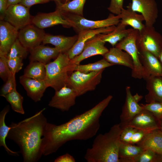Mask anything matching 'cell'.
Wrapping results in <instances>:
<instances>
[{
    "label": "cell",
    "mask_w": 162,
    "mask_h": 162,
    "mask_svg": "<svg viewBox=\"0 0 162 162\" xmlns=\"http://www.w3.org/2000/svg\"><path fill=\"white\" fill-rule=\"evenodd\" d=\"M112 98L109 95L91 109L63 124L48 122L42 138L43 155L56 152L70 141L86 140L94 136L100 128V118Z\"/></svg>",
    "instance_id": "cell-1"
},
{
    "label": "cell",
    "mask_w": 162,
    "mask_h": 162,
    "mask_svg": "<svg viewBox=\"0 0 162 162\" xmlns=\"http://www.w3.org/2000/svg\"><path fill=\"white\" fill-rule=\"evenodd\" d=\"M45 109L19 122H12L9 126L7 138L19 146L24 162H37L43 155L42 138L48 122L43 114Z\"/></svg>",
    "instance_id": "cell-2"
},
{
    "label": "cell",
    "mask_w": 162,
    "mask_h": 162,
    "mask_svg": "<svg viewBox=\"0 0 162 162\" xmlns=\"http://www.w3.org/2000/svg\"><path fill=\"white\" fill-rule=\"evenodd\" d=\"M122 131L119 123L112 126L108 132L98 134L91 147L87 149L84 159L88 162H119L118 151Z\"/></svg>",
    "instance_id": "cell-3"
},
{
    "label": "cell",
    "mask_w": 162,
    "mask_h": 162,
    "mask_svg": "<svg viewBox=\"0 0 162 162\" xmlns=\"http://www.w3.org/2000/svg\"><path fill=\"white\" fill-rule=\"evenodd\" d=\"M46 75L44 80L48 87L55 91L68 85L70 75L75 65L72 63L67 53H60L54 60L45 64Z\"/></svg>",
    "instance_id": "cell-4"
},
{
    "label": "cell",
    "mask_w": 162,
    "mask_h": 162,
    "mask_svg": "<svg viewBox=\"0 0 162 162\" xmlns=\"http://www.w3.org/2000/svg\"><path fill=\"white\" fill-rule=\"evenodd\" d=\"M60 12L64 18L70 23L71 27L78 33L82 31L115 26L119 23L121 19L120 14L115 16L110 14L105 19L93 20L86 19L83 16Z\"/></svg>",
    "instance_id": "cell-5"
},
{
    "label": "cell",
    "mask_w": 162,
    "mask_h": 162,
    "mask_svg": "<svg viewBox=\"0 0 162 162\" xmlns=\"http://www.w3.org/2000/svg\"><path fill=\"white\" fill-rule=\"evenodd\" d=\"M104 70L88 73L74 71L69 76L68 85L74 88L77 97L94 91L100 83Z\"/></svg>",
    "instance_id": "cell-6"
},
{
    "label": "cell",
    "mask_w": 162,
    "mask_h": 162,
    "mask_svg": "<svg viewBox=\"0 0 162 162\" xmlns=\"http://www.w3.org/2000/svg\"><path fill=\"white\" fill-rule=\"evenodd\" d=\"M139 30L133 28L122 40L118 43L115 47L124 50L131 57L133 63L134 68L131 70V76L135 79L142 78L143 69L140 62L136 40Z\"/></svg>",
    "instance_id": "cell-7"
},
{
    "label": "cell",
    "mask_w": 162,
    "mask_h": 162,
    "mask_svg": "<svg viewBox=\"0 0 162 162\" xmlns=\"http://www.w3.org/2000/svg\"><path fill=\"white\" fill-rule=\"evenodd\" d=\"M136 44L138 51L149 52L158 58L162 49V38L153 26L145 25L141 31H139Z\"/></svg>",
    "instance_id": "cell-8"
},
{
    "label": "cell",
    "mask_w": 162,
    "mask_h": 162,
    "mask_svg": "<svg viewBox=\"0 0 162 162\" xmlns=\"http://www.w3.org/2000/svg\"><path fill=\"white\" fill-rule=\"evenodd\" d=\"M30 8L20 3L10 5L7 8L4 20L19 30L31 23Z\"/></svg>",
    "instance_id": "cell-9"
},
{
    "label": "cell",
    "mask_w": 162,
    "mask_h": 162,
    "mask_svg": "<svg viewBox=\"0 0 162 162\" xmlns=\"http://www.w3.org/2000/svg\"><path fill=\"white\" fill-rule=\"evenodd\" d=\"M77 97V94L74 88L68 85H65L55 91L48 105L62 112L68 111L75 104Z\"/></svg>",
    "instance_id": "cell-10"
},
{
    "label": "cell",
    "mask_w": 162,
    "mask_h": 162,
    "mask_svg": "<svg viewBox=\"0 0 162 162\" xmlns=\"http://www.w3.org/2000/svg\"><path fill=\"white\" fill-rule=\"evenodd\" d=\"M46 34L44 29L31 23L19 30L18 38L24 47L30 50L40 44Z\"/></svg>",
    "instance_id": "cell-11"
},
{
    "label": "cell",
    "mask_w": 162,
    "mask_h": 162,
    "mask_svg": "<svg viewBox=\"0 0 162 162\" xmlns=\"http://www.w3.org/2000/svg\"><path fill=\"white\" fill-rule=\"evenodd\" d=\"M105 43L102 40L100 34L96 35L86 42L82 52L70 59L71 62L75 65H79L83 60L93 56H103L109 50L105 46Z\"/></svg>",
    "instance_id": "cell-12"
},
{
    "label": "cell",
    "mask_w": 162,
    "mask_h": 162,
    "mask_svg": "<svg viewBox=\"0 0 162 162\" xmlns=\"http://www.w3.org/2000/svg\"><path fill=\"white\" fill-rule=\"evenodd\" d=\"M115 26L94 29L81 31L78 33V38L75 43L67 52L71 59L80 54L82 52L86 42L96 35L101 34H107L112 31Z\"/></svg>",
    "instance_id": "cell-13"
},
{
    "label": "cell",
    "mask_w": 162,
    "mask_h": 162,
    "mask_svg": "<svg viewBox=\"0 0 162 162\" xmlns=\"http://www.w3.org/2000/svg\"><path fill=\"white\" fill-rule=\"evenodd\" d=\"M132 10L140 13L144 17L145 25L153 26L157 18L158 10L155 0H132Z\"/></svg>",
    "instance_id": "cell-14"
},
{
    "label": "cell",
    "mask_w": 162,
    "mask_h": 162,
    "mask_svg": "<svg viewBox=\"0 0 162 162\" xmlns=\"http://www.w3.org/2000/svg\"><path fill=\"white\" fill-rule=\"evenodd\" d=\"M130 126L146 133L160 129V121L148 110L143 109L122 128Z\"/></svg>",
    "instance_id": "cell-15"
},
{
    "label": "cell",
    "mask_w": 162,
    "mask_h": 162,
    "mask_svg": "<svg viewBox=\"0 0 162 162\" xmlns=\"http://www.w3.org/2000/svg\"><path fill=\"white\" fill-rule=\"evenodd\" d=\"M31 23L43 29L58 25L66 27H71L70 23L57 9L53 12L39 13L32 17Z\"/></svg>",
    "instance_id": "cell-16"
},
{
    "label": "cell",
    "mask_w": 162,
    "mask_h": 162,
    "mask_svg": "<svg viewBox=\"0 0 162 162\" xmlns=\"http://www.w3.org/2000/svg\"><path fill=\"white\" fill-rule=\"evenodd\" d=\"M138 52L143 69L142 78L146 80L151 76L162 77V66L158 58L147 51H140Z\"/></svg>",
    "instance_id": "cell-17"
},
{
    "label": "cell",
    "mask_w": 162,
    "mask_h": 162,
    "mask_svg": "<svg viewBox=\"0 0 162 162\" xmlns=\"http://www.w3.org/2000/svg\"><path fill=\"white\" fill-rule=\"evenodd\" d=\"M19 30L4 20L0 21V56L7 57L10 48L18 38Z\"/></svg>",
    "instance_id": "cell-18"
},
{
    "label": "cell",
    "mask_w": 162,
    "mask_h": 162,
    "mask_svg": "<svg viewBox=\"0 0 162 162\" xmlns=\"http://www.w3.org/2000/svg\"><path fill=\"white\" fill-rule=\"evenodd\" d=\"M126 97L124 104L122 107L120 116L121 126H123L143 109L142 106L139 105V102L133 96L129 86L126 87Z\"/></svg>",
    "instance_id": "cell-19"
},
{
    "label": "cell",
    "mask_w": 162,
    "mask_h": 162,
    "mask_svg": "<svg viewBox=\"0 0 162 162\" xmlns=\"http://www.w3.org/2000/svg\"><path fill=\"white\" fill-rule=\"evenodd\" d=\"M19 80L28 96L35 102L41 100L48 88L44 80L34 79L25 77L23 75L20 77Z\"/></svg>",
    "instance_id": "cell-20"
},
{
    "label": "cell",
    "mask_w": 162,
    "mask_h": 162,
    "mask_svg": "<svg viewBox=\"0 0 162 162\" xmlns=\"http://www.w3.org/2000/svg\"><path fill=\"white\" fill-rule=\"evenodd\" d=\"M78 35L72 36H65L61 35H53L46 34L43 41V43L51 44L60 53H67L76 42Z\"/></svg>",
    "instance_id": "cell-21"
},
{
    "label": "cell",
    "mask_w": 162,
    "mask_h": 162,
    "mask_svg": "<svg viewBox=\"0 0 162 162\" xmlns=\"http://www.w3.org/2000/svg\"><path fill=\"white\" fill-rule=\"evenodd\" d=\"M144 149H150L157 154L162 152V131L158 129L146 133L136 144Z\"/></svg>",
    "instance_id": "cell-22"
},
{
    "label": "cell",
    "mask_w": 162,
    "mask_h": 162,
    "mask_svg": "<svg viewBox=\"0 0 162 162\" xmlns=\"http://www.w3.org/2000/svg\"><path fill=\"white\" fill-rule=\"evenodd\" d=\"M29 51L30 62L37 61L45 64L50 62L51 59H56L60 53L55 47L40 44Z\"/></svg>",
    "instance_id": "cell-23"
},
{
    "label": "cell",
    "mask_w": 162,
    "mask_h": 162,
    "mask_svg": "<svg viewBox=\"0 0 162 162\" xmlns=\"http://www.w3.org/2000/svg\"><path fill=\"white\" fill-rule=\"evenodd\" d=\"M146 81L148 93L145 95L147 103L153 102L162 103V77L151 76Z\"/></svg>",
    "instance_id": "cell-24"
},
{
    "label": "cell",
    "mask_w": 162,
    "mask_h": 162,
    "mask_svg": "<svg viewBox=\"0 0 162 162\" xmlns=\"http://www.w3.org/2000/svg\"><path fill=\"white\" fill-rule=\"evenodd\" d=\"M103 56L104 58L114 65L124 66L131 70L133 69V61L130 56L127 52L119 48L116 47L110 48Z\"/></svg>",
    "instance_id": "cell-25"
},
{
    "label": "cell",
    "mask_w": 162,
    "mask_h": 162,
    "mask_svg": "<svg viewBox=\"0 0 162 162\" xmlns=\"http://www.w3.org/2000/svg\"><path fill=\"white\" fill-rule=\"evenodd\" d=\"M127 8L122 9L121 14L120 22L126 26H129L132 28L141 31L144 27L142 23L145 19L142 14L137 13L131 8L130 3L127 7Z\"/></svg>",
    "instance_id": "cell-26"
},
{
    "label": "cell",
    "mask_w": 162,
    "mask_h": 162,
    "mask_svg": "<svg viewBox=\"0 0 162 162\" xmlns=\"http://www.w3.org/2000/svg\"><path fill=\"white\" fill-rule=\"evenodd\" d=\"M117 25L112 32L107 34H100L102 40L105 43H109L113 47L126 37L133 29V28L126 29V26L120 22Z\"/></svg>",
    "instance_id": "cell-27"
},
{
    "label": "cell",
    "mask_w": 162,
    "mask_h": 162,
    "mask_svg": "<svg viewBox=\"0 0 162 162\" xmlns=\"http://www.w3.org/2000/svg\"><path fill=\"white\" fill-rule=\"evenodd\" d=\"M9 110V106L7 105L3 108L0 113V146L4 148L8 154L13 156H17L19 155V152L11 150L7 146L5 142V140L10 130V127L6 124L5 119Z\"/></svg>",
    "instance_id": "cell-28"
},
{
    "label": "cell",
    "mask_w": 162,
    "mask_h": 162,
    "mask_svg": "<svg viewBox=\"0 0 162 162\" xmlns=\"http://www.w3.org/2000/svg\"><path fill=\"white\" fill-rule=\"evenodd\" d=\"M46 75L45 64L37 61L30 62L25 69L23 75L32 79L44 80Z\"/></svg>",
    "instance_id": "cell-29"
},
{
    "label": "cell",
    "mask_w": 162,
    "mask_h": 162,
    "mask_svg": "<svg viewBox=\"0 0 162 162\" xmlns=\"http://www.w3.org/2000/svg\"><path fill=\"white\" fill-rule=\"evenodd\" d=\"M86 0H72L64 3H56V9L61 12L83 16V10Z\"/></svg>",
    "instance_id": "cell-30"
},
{
    "label": "cell",
    "mask_w": 162,
    "mask_h": 162,
    "mask_svg": "<svg viewBox=\"0 0 162 162\" xmlns=\"http://www.w3.org/2000/svg\"><path fill=\"white\" fill-rule=\"evenodd\" d=\"M144 149L135 144L121 142L118 151L119 160L131 158L140 154Z\"/></svg>",
    "instance_id": "cell-31"
},
{
    "label": "cell",
    "mask_w": 162,
    "mask_h": 162,
    "mask_svg": "<svg viewBox=\"0 0 162 162\" xmlns=\"http://www.w3.org/2000/svg\"><path fill=\"white\" fill-rule=\"evenodd\" d=\"M114 65L109 63L104 58L93 63L87 64L75 65L74 71H78L84 73H88L92 72L97 71L106 68Z\"/></svg>",
    "instance_id": "cell-32"
},
{
    "label": "cell",
    "mask_w": 162,
    "mask_h": 162,
    "mask_svg": "<svg viewBox=\"0 0 162 162\" xmlns=\"http://www.w3.org/2000/svg\"><path fill=\"white\" fill-rule=\"evenodd\" d=\"M10 104L12 110L22 114L25 113L22 104L23 98L16 89L4 96Z\"/></svg>",
    "instance_id": "cell-33"
},
{
    "label": "cell",
    "mask_w": 162,
    "mask_h": 162,
    "mask_svg": "<svg viewBox=\"0 0 162 162\" xmlns=\"http://www.w3.org/2000/svg\"><path fill=\"white\" fill-rule=\"evenodd\" d=\"M157 154L150 149H144L137 156L121 159L120 162H156Z\"/></svg>",
    "instance_id": "cell-34"
},
{
    "label": "cell",
    "mask_w": 162,
    "mask_h": 162,
    "mask_svg": "<svg viewBox=\"0 0 162 162\" xmlns=\"http://www.w3.org/2000/svg\"><path fill=\"white\" fill-rule=\"evenodd\" d=\"M28 51L17 38L11 46L7 58H20L23 59L27 56Z\"/></svg>",
    "instance_id": "cell-35"
},
{
    "label": "cell",
    "mask_w": 162,
    "mask_h": 162,
    "mask_svg": "<svg viewBox=\"0 0 162 162\" xmlns=\"http://www.w3.org/2000/svg\"><path fill=\"white\" fill-rule=\"evenodd\" d=\"M140 105L143 109L149 111L160 122L162 119V103L153 102Z\"/></svg>",
    "instance_id": "cell-36"
},
{
    "label": "cell",
    "mask_w": 162,
    "mask_h": 162,
    "mask_svg": "<svg viewBox=\"0 0 162 162\" xmlns=\"http://www.w3.org/2000/svg\"><path fill=\"white\" fill-rule=\"evenodd\" d=\"M15 89H16L15 75L12 74L2 86L0 95L4 97Z\"/></svg>",
    "instance_id": "cell-37"
},
{
    "label": "cell",
    "mask_w": 162,
    "mask_h": 162,
    "mask_svg": "<svg viewBox=\"0 0 162 162\" xmlns=\"http://www.w3.org/2000/svg\"><path fill=\"white\" fill-rule=\"evenodd\" d=\"M7 57L0 56V77L5 82L12 74L7 63Z\"/></svg>",
    "instance_id": "cell-38"
},
{
    "label": "cell",
    "mask_w": 162,
    "mask_h": 162,
    "mask_svg": "<svg viewBox=\"0 0 162 162\" xmlns=\"http://www.w3.org/2000/svg\"><path fill=\"white\" fill-rule=\"evenodd\" d=\"M23 58H8V64L13 74L15 75L22 69L23 65Z\"/></svg>",
    "instance_id": "cell-39"
},
{
    "label": "cell",
    "mask_w": 162,
    "mask_h": 162,
    "mask_svg": "<svg viewBox=\"0 0 162 162\" xmlns=\"http://www.w3.org/2000/svg\"><path fill=\"white\" fill-rule=\"evenodd\" d=\"M123 1L124 0H111L108 10L112 14L119 15L123 8Z\"/></svg>",
    "instance_id": "cell-40"
},
{
    "label": "cell",
    "mask_w": 162,
    "mask_h": 162,
    "mask_svg": "<svg viewBox=\"0 0 162 162\" xmlns=\"http://www.w3.org/2000/svg\"><path fill=\"white\" fill-rule=\"evenodd\" d=\"M50 1L49 0H22L20 3L30 8L34 5L45 3Z\"/></svg>",
    "instance_id": "cell-41"
},
{
    "label": "cell",
    "mask_w": 162,
    "mask_h": 162,
    "mask_svg": "<svg viewBox=\"0 0 162 162\" xmlns=\"http://www.w3.org/2000/svg\"><path fill=\"white\" fill-rule=\"evenodd\" d=\"M54 162H75V160L73 156L68 153H66L56 158Z\"/></svg>",
    "instance_id": "cell-42"
},
{
    "label": "cell",
    "mask_w": 162,
    "mask_h": 162,
    "mask_svg": "<svg viewBox=\"0 0 162 162\" xmlns=\"http://www.w3.org/2000/svg\"><path fill=\"white\" fill-rule=\"evenodd\" d=\"M8 0H0V19L4 20L7 7Z\"/></svg>",
    "instance_id": "cell-43"
},
{
    "label": "cell",
    "mask_w": 162,
    "mask_h": 162,
    "mask_svg": "<svg viewBox=\"0 0 162 162\" xmlns=\"http://www.w3.org/2000/svg\"><path fill=\"white\" fill-rule=\"evenodd\" d=\"M22 0H8L7 7L17 4L20 3Z\"/></svg>",
    "instance_id": "cell-44"
},
{
    "label": "cell",
    "mask_w": 162,
    "mask_h": 162,
    "mask_svg": "<svg viewBox=\"0 0 162 162\" xmlns=\"http://www.w3.org/2000/svg\"><path fill=\"white\" fill-rule=\"evenodd\" d=\"M156 162H162V152L157 154Z\"/></svg>",
    "instance_id": "cell-45"
},
{
    "label": "cell",
    "mask_w": 162,
    "mask_h": 162,
    "mask_svg": "<svg viewBox=\"0 0 162 162\" xmlns=\"http://www.w3.org/2000/svg\"><path fill=\"white\" fill-rule=\"evenodd\" d=\"M50 1H53L55 3H64L65 2L66 0H49Z\"/></svg>",
    "instance_id": "cell-46"
},
{
    "label": "cell",
    "mask_w": 162,
    "mask_h": 162,
    "mask_svg": "<svg viewBox=\"0 0 162 162\" xmlns=\"http://www.w3.org/2000/svg\"><path fill=\"white\" fill-rule=\"evenodd\" d=\"M158 58L160 60L162 66V49L161 50Z\"/></svg>",
    "instance_id": "cell-47"
},
{
    "label": "cell",
    "mask_w": 162,
    "mask_h": 162,
    "mask_svg": "<svg viewBox=\"0 0 162 162\" xmlns=\"http://www.w3.org/2000/svg\"><path fill=\"white\" fill-rule=\"evenodd\" d=\"M160 129L162 131V119L160 122Z\"/></svg>",
    "instance_id": "cell-48"
},
{
    "label": "cell",
    "mask_w": 162,
    "mask_h": 162,
    "mask_svg": "<svg viewBox=\"0 0 162 162\" xmlns=\"http://www.w3.org/2000/svg\"><path fill=\"white\" fill-rule=\"evenodd\" d=\"M71 0H66V1H65V3H66L67 2H68L70 1Z\"/></svg>",
    "instance_id": "cell-49"
}]
</instances>
